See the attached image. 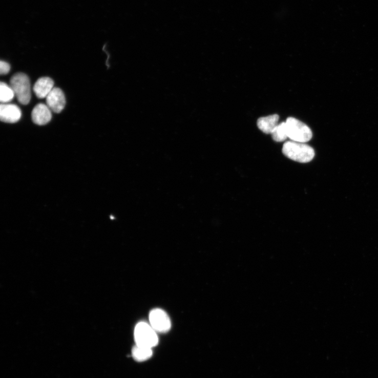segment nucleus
<instances>
[{"mask_svg":"<svg viewBox=\"0 0 378 378\" xmlns=\"http://www.w3.org/2000/svg\"><path fill=\"white\" fill-rule=\"evenodd\" d=\"M10 87L20 103L26 105L30 102L31 98V84L26 74L23 73L14 74L10 79Z\"/></svg>","mask_w":378,"mask_h":378,"instance_id":"7ed1b4c3","label":"nucleus"},{"mask_svg":"<svg viewBox=\"0 0 378 378\" xmlns=\"http://www.w3.org/2000/svg\"><path fill=\"white\" fill-rule=\"evenodd\" d=\"M150 321V325L156 332H166L169 331L172 327L169 316L164 311L160 309H155L151 311Z\"/></svg>","mask_w":378,"mask_h":378,"instance_id":"39448f33","label":"nucleus"},{"mask_svg":"<svg viewBox=\"0 0 378 378\" xmlns=\"http://www.w3.org/2000/svg\"><path fill=\"white\" fill-rule=\"evenodd\" d=\"M54 81L50 77H41L35 83L33 91L38 98L47 97L54 89Z\"/></svg>","mask_w":378,"mask_h":378,"instance_id":"1a4fd4ad","label":"nucleus"},{"mask_svg":"<svg viewBox=\"0 0 378 378\" xmlns=\"http://www.w3.org/2000/svg\"><path fill=\"white\" fill-rule=\"evenodd\" d=\"M50 109L44 103H39L33 109L32 119L38 125H45L51 120L52 115Z\"/></svg>","mask_w":378,"mask_h":378,"instance_id":"6e6552de","label":"nucleus"},{"mask_svg":"<svg viewBox=\"0 0 378 378\" xmlns=\"http://www.w3.org/2000/svg\"><path fill=\"white\" fill-rule=\"evenodd\" d=\"M152 348L136 346L132 349V355L134 359L138 362H142L149 360L153 355Z\"/></svg>","mask_w":378,"mask_h":378,"instance_id":"9b49d317","label":"nucleus"},{"mask_svg":"<svg viewBox=\"0 0 378 378\" xmlns=\"http://www.w3.org/2000/svg\"><path fill=\"white\" fill-rule=\"evenodd\" d=\"M279 116L275 114L260 118L257 122L259 129L266 134H271L279 124Z\"/></svg>","mask_w":378,"mask_h":378,"instance_id":"9d476101","label":"nucleus"},{"mask_svg":"<svg viewBox=\"0 0 378 378\" xmlns=\"http://www.w3.org/2000/svg\"><path fill=\"white\" fill-rule=\"evenodd\" d=\"M134 336L136 345L139 346L152 349L158 343L157 332L151 325L144 322L137 325Z\"/></svg>","mask_w":378,"mask_h":378,"instance_id":"20e7f679","label":"nucleus"},{"mask_svg":"<svg viewBox=\"0 0 378 378\" xmlns=\"http://www.w3.org/2000/svg\"><path fill=\"white\" fill-rule=\"evenodd\" d=\"M47 98V103L50 110L55 113H59L64 110L66 104V96L59 88H55Z\"/></svg>","mask_w":378,"mask_h":378,"instance_id":"423d86ee","label":"nucleus"},{"mask_svg":"<svg viewBox=\"0 0 378 378\" xmlns=\"http://www.w3.org/2000/svg\"><path fill=\"white\" fill-rule=\"evenodd\" d=\"M273 140L277 142H282L288 138L285 122H282L277 126L271 134Z\"/></svg>","mask_w":378,"mask_h":378,"instance_id":"ddd939ff","label":"nucleus"},{"mask_svg":"<svg viewBox=\"0 0 378 378\" xmlns=\"http://www.w3.org/2000/svg\"><path fill=\"white\" fill-rule=\"evenodd\" d=\"M10 66L7 62L2 60L0 62V73L2 75H6L10 71Z\"/></svg>","mask_w":378,"mask_h":378,"instance_id":"4468645a","label":"nucleus"},{"mask_svg":"<svg viewBox=\"0 0 378 378\" xmlns=\"http://www.w3.org/2000/svg\"><path fill=\"white\" fill-rule=\"evenodd\" d=\"M282 152L289 159L301 163L309 162L314 157V151L311 146L291 140L284 144Z\"/></svg>","mask_w":378,"mask_h":378,"instance_id":"f257e3e1","label":"nucleus"},{"mask_svg":"<svg viewBox=\"0 0 378 378\" xmlns=\"http://www.w3.org/2000/svg\"><path fill=\"white\" fill-rule=\"evenodd\" d=\"M22 112L14 104L2 103L0 106V119L5 122L15 123L19 120Z\"/></svg>","mask_w":378,"mask_h":378,"instance_id":"0eeeda50","label":"nucleus"},{"mask_svg":"<svg viewBox=\"0 0 378 378\" xmlns=\"http://www.w3.org/2000/svg\"><path fill=\"white\" fill-rule=\"evenodd\" d=\"M15 93L10 86L4 82L0 83V101L2 103L11 101L15 96Z\"/></svg>","mask_w":378,"mask_h":378,"instance_id":"f8f14e48","label":"nucleus"},{"mask_svg":"<svg viewBox=\"0 0 378 378\" xmlns=\"http://www.w3.org/2000/svg\"><path fill=\"white\" fill-rule=\"evenodd\" d=\"M288 138L291 141L306 143L310 141L312 133L307 125L293 117H289L285 121Z\"/></svg>","mask_w":378,"mask_h":378,"instance_id":"f03ea898","label":"nucleus"}]
</instances>
